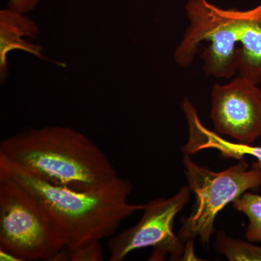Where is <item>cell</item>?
<instances>
[{"mask_svg": "<svg viewBox=\"0 0 261 261\" xmlns=\"http://www.w3.org/2000/svg\"><path fill=\"white\" fill-rule=\"evenodd\" d=\"M188 24L174 53L181 68L190 66L201 43L209 42L201 54L207 76L239 75L261 82V3L247 10L223 9L208 0H189Z\"/></svg>", "mask_w": 261, "mask_h": 261, "instance_id": "obj_1", "label": "cell"}, {"mask_svg": "<svg viewBox=\"0 0 261 261\" xmlns=\"http://www.w3.org/2000/svg\"><path fill=\"white\" fill-rule=\"evenodd\" d=\"M0 173L8 176L32 196L59 230L70 251L113 236L125 219L145 204H130L128 180L117 177L87 192L58 187L0 157Z\"/></svg>", "mask_w": 261, "mask_h": 261, "instance_id": "obj_2", "label": "cell"}, {"mask_svg": "<svg viewBox=\"0 0 261 261\" xmlns=\"http://www.w3.org/2000/svg\"><path fill=\"white\" fill-rule=\"evenodd\" d=\"M0 157L56 186L79 192L118 177L104 152L87 136L62 126L29 128L0 142Z\"/></svg>", "mask_w": 261, "mask_h": 261, "instance_id": "obj_3", "label": "cell"}, {"mask_svg": "<svg viewBox=\"0 0 261 261\" xmlns=\"http://www.w3.org/2000/svg\"><path fill=\"white\" fill-rule=\"evenodd\" d=\"M65 247L59 230L40 204L0 173V250L21 260H51Z\"/></svg>", "mask_w": 261, "mask_h": 261, "instance_id": "obj_4", "label": "cell"}, {"mask_svg": "<svg viewBox=\"0 0 261 261\" xmlns=\"http://www.w3.org/2000/svg\"><path fill=\"white\" fill-rule=\"evenodd\" d=\"M185 173L196 201L191 214L184 220L178 237L183 242L199 238L209 244L218 214L245 192L261 186V171L244 160L224 171H211L184 154Z\"/></svg>", "mask_w": 261, "mask_h": 261, "instance_id": "obj_5", "label": "cell"}, {"mask_svg": "<svg viewBox=\"0 0 261 261\" xmlns=\"http://www.w3.org/2000/svg\"><path fill=\"white\" fill-rule=\"evenodd\" d=\"M191 190L181 187L172 197H160L145 204L143 215L137 224L110 239L108 243L110 261H121L134 250L152 247L149 260H171L183 257L185 242L173 231L176 216L190 200Z\"/></svg>", "mask_w": 261, "mask_h": 261, "instance_id": "obj_6", "label": "cell"}, {"mask_svg": "<svg viewBox=\"0 0 261 261\" xmlns=\"http://www.w3.org/2000/svg\"><path fill=\"white\" fill-rule=\"evenodd\" d=\"M211 118L216 133L252 145L261 137V90L241 75L211 89Z\"/></svg>", "mask_w": 261, "mask_h": 261, "instance_id": "obj_7", "label": "cell"}, {"mask_svg": "<svg viewBox=\"0 0 261 261\" xmlns=\"http://www.w3.org/2000/svg\"><path fill=\"white\" fill-rule=\"evenodd\" d=\"M182 109L186 116L189 128L188 140L183 147L184 154L190 155L204 149H216L227 159L243 161L245 156H251L255 160L252 167L261 171V147L246 144L231 142L223 138L219 134L206 128L197 115L190 101L182 102Z\"/></svg>", "mask_w": 261, "mask_h": 261, "instance_id": "obj_8", "label": "cell"}, {"mask_svg": "<svg viewBox=\"0 0 261 261\" xmlns=\"http://www.w3.org/2000/svg\"><path fill=\"white\" fill-rule=\"evenodd\" d=\"M37 24L27 16L7 8L0 11V76L2 81L8 73V56L12 51H27L38 58H43L42 47L27 39L37 38Z\"/></svg>", "mask_w": 261, "mask_h": 261, "instance_id": "obj_9", "label": "cell"}, {"mask_svg": "<svg viewBox=\"0 0 261 261\" xmlns=\"http://www.w3.org/2000/svg\"><path fill=\"white\" fill-rule=\"evenodd\" d=\"M215 249L229 261H261V246L228 237L224 231L216 234Z\"/></svg>", "mask_w": 261, "mask_h": 261, "instance_id": "obj_10", "label": "cell"}, {"mask_svg": "<svg viewBox=\"0 0 261 261\" xmlns=\"http://www.w3.org/2000/svg\"><path fill=\"white\" fill-rule=\"evenodd\" d=\"M235 210L245 214L248 225L245 237L251 243L261 242V196L246 192L232 202Z\"/></svg>", "mask_w": 261, "mask_h": 261, "instance_id": "obj_11", "label": "cell"}, {"mask_svg": "<svg viewBox=\"0 0 261 261\" xmlns=\"http://www.w3.org/2000/svg\"><path fill=\"white\" fill-rule=\"evenodd\" d=\"M103 260L104 259H103L100 242H96L73 251L70 250V260L99 261Z\"/></svg>", "mask_w": 261, "mask_h": 261, "instance_id": "obj_12", "label": "cell"}, {"mask_svg": "<svg viewBox=\"0 0 261 261\" xmlns=\"http://www.w3.org/2000/svg\"><path fill=\"white\" fill-rule=\"evenodd\" d=\"M42 1V0H9L8 8L23 14H27L35 9Z\"/></svg>", "mask_w": 261, "mask_h": 261, "instance_id": "obj_13", "label": "cell"}, {"mask_svg": "<svg viewBox=\"0 0 261 261\" xmlns=\"http://www.w3.org/2000/svg\"><path fill=\"white\" fill-rule=\"evenodd\" d=\"M0 257H1V260H21L19 257L13 255V254L2 250H0Z\"/></svg>", "mask_w": 261, "mask_h": 261, "instance_id": "obj_14", "label": "cell"}]
</instances>
